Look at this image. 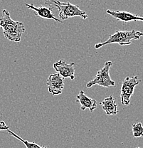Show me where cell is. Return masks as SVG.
Here are the masks:
<instances>
[{
  "instance_id": "6da1fadb",
  "label": "cell",
  "mask_w": 143,
  "mask_h": 148,
  "mask_svg": "<svg viewBox=\"0 0 143 148\" xmlns=\"http://www.w3.org/2000/svg\"><path fill=\"white\" fill-rule=\"evenodd\" d=\"M0 27L2 29L4 37L14 42H20L22 34L25 32L24 24L12 19L10 13L6 9L2 11V15L0 16Z\"/></svg>"
},
{
  "instance_id": "7a4b0ae2",
  "label": "cell",
  "mask_w": 143,
  "mask_h": 148,
  "mask_svg": "<svg viewBox=\"0 0 143 148\" xmlns=\"http://www.w3.org/2000/svg\"><path fill=\"white\" fill-rule=\"evenodd\" d=\"M45 4L51 9L53 7L58 9V16L62 20L75 16H79L83 19L88 18V15L84 11L81 10L78 6L70 4V2H61L58 0H45Z\"/></svg>"
},
{
  "instance_id": "3957f363",
  "label": "cell",
  "mask_w": 143,
  "mask_h": 148,
  "mask_svg": "<svg viewBox=\"0 0 143 148\" xmlns=\"http://www.w3.org/2000/svg\"><path fill=\"white\" fill-rule=\"evenodd\" d=\"M142 36H143V32L135 31L134 29L131 31H117L113 34L108 35V39L105 41L95 44V48L98 49L112 44H118L121 46H128L132 44L133 40L139 39Z\"/></svg>"
},
{
  "instance_id": "277c9868",
  "label": "cell",
  "mask_w": 143,
  "mask_h": 148,
  "mask_svg": "<svg viewBox=\"0 0 143 148\" xmlns=\"http://www.w3.org/2000/svg\"><path fill=\"white\" fill-rule=\"evenodd\" d=\"M113 66L112 61H109L105 63L103 67L97 72L94 79L89 81L86 84L87 88H91L95 85H98L103 87H115V82L111 79L110 76V69Z\"/></svg>"
},
{
  "instance_id": "5b68a950",
  "label": "cell",
  "mask_w": 143,
  "mask_h": 148,
  "mask_svg": "<svg viewBox=\"0 0 143 148\" xmlns=\"http://www.w3.org/2000/svg\"><path fill=\"white\" fill-rule=\"evenodd\" d=\"M140 82L141 80L138 78L137 75L132 77L127 76L125 78L121 86L120 92V99L122 105L125 106L130 105V99L133 95L135 88Z\"/></svg>"
},
{
  "instance_id": "8992f818",
  "label": "cell",
  "mask_w": 143,
  "mask_h": 148,
  "mask_svg": "<svg viewBox=\"0 0 143 148\" xmlns=\"http://www.w3.org/2000/svg\"><path fill=\"white\" fill-rule=\"evenodd\" d=\"M75 63L67 64L64 60H59L53 65V69L64 78H69L70 80L75 79Z\"/></svg>"
},
{
  "instance_id": "52a82bcc",
  "label": "cell",
  "mask_w": 143,
  "mask_h": 148,
  "mask_svg": "<svg viewBox=\"0 0 143 148\" xmlns=\"http://www.w3.org/2000/svg\"><path fill=\"white\" fill-rule=\"evenodd\" d=\"M48 90L53 95H59L62 93L64 88V78L59 73L51 74L47 82Z\"/></svg>"
},
{
  "instance_id": "ba28073f",
  "label": "cell",
  "mask_w": 143,
  "mask_h": 148,
  "mask_svg": "<svg viewBox=\"0 0 143 148\" xmlns=\"http://www.w3.org/2000/svg\"><path fill=\"white\" fill-rule=\"evenodd\" d=\"M106 13L107 14L110 15L115 19L119 20L122 22L127 23L130 21H143L142 16H138L137 14H133L128 12H121V11H111L110 9H107L106 11Z\"/></svg>"
},
{
  "instance_id": "9c48e42d",
  "label": "cell",
  "mask_w": 143,
  "mask_h": 148,
  "mask_svg": "<svg viewBox=\"0 0 143 148\" xmlns=\"http://www.w3.org/2000/svg\"><path fill=\"white\" fill-rule=\"evenodd\" d=\"M25 5L27 8L32 9L34 12L35 16H38V17L47 18V19H53L59 23H62L61 20L56 18L54 16V14L52 13V9L51 7L48 8V7H42V6L39 7H36L34 4H27V3L25 4Z\"/></svg>"
},
{
  "instance_id": "30bf717a",
  "label": "cell",
  "mask_w": 143,
  "mask_h": 148,
  "mask_svg": "<svg viewBox=\"0 0 143 148\" xmlns=\"http://www.w3.org/2000/svg\"><path fill=\"white\" fill-rule=\"evenodd\" d=\"M76 100L81 104V108L82 110L89 109L90 112H93L97 107L96 101L86 95L82 90L77 95Z\"/></svg>"
},
{
  "instance_id": "8fae6325",
  "label": "cell",
  "mask_w": 143,
  "mask_h": 148,
  "mask_svg": "<svg viewBox=\"0 0 143 148\" xmlns=\"http://www.w3.org/2000/svg\"><path fill=\"white\" fill-rule=\"evenodd\" d=\"M103 110L107 115H115L118 112V105L113 95L107 97L101 103Z\"/></svg>"
},
{
  "instance_id": "7c38bea8",
  "label": "cell",
  "mask_w": 143,
  "mask_h": 148,
  "mask_svg": "<svg viewBox=\"0 0 143 148\" xmlns=\"http://www.w3.org/2000/svg\"><path fill=\"white\" fill-rule=\"evenodd\" d=\"M7 132H8L10 135H12L13 137H14L15 138L18 139L19 141L21 142V143H24V145L26 146V147L27 148H47V147H46V146H40L39 145L36 144V143H29V141L24 140V139L21 138V137L19 136V135H16V133H14V132H12V131L10 130V129L7 130Z\"/></svg>"
},
{
  "instance_id": "4fadbf2b",
  "label": "cell",
  "mask_w": 143,
  "mask_h": 148,
  "mask_svg": "<svg viewBox=\"0 0 143 148\" xmlns=\"http://www.w3.org/2000/svg\"><path fill=\"white\" fill-rule=\"evenodd\" d=\"M133 134L134 138H143V125L141 123H136L133 125Z\"/></svg>"
},
{
  "instance_id": "5bb4252c",
  "label": "cell",
  "mask_w": 143,
  "mask_h": 148,
  "mask_svg": "<svg viewBox=\"0 0 143 148\" xmlns=\"http://www.w3.org/2000/svg\"><path fill=\"white\" fill-rule=\"evenodd\" d=\"M9 128V126L6 125L5 122L1 120V116H0V131L2 130H7Z\"/></svg>"
},
{
  "instance_id": "9a60e30c",
  "label": "cell",
  "mask_w": 143,
  "mask_h": 148,
  "mask_svg": "<svg viewBox=\"0 0 143 148\" xmlns=\"http://www.w3.org/2000/svg\"><path fill=\"white\" fill-rule=\"evenodd\" d=\"M137 148H140V147H137Z\"/></svg>"
}]
</instances>
